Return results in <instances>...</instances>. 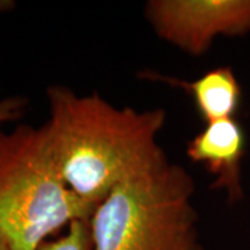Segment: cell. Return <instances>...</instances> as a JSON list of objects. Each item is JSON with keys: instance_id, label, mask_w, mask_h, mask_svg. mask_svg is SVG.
<instances>
[{"instance_id": "cell-1", "label": "cell", "mask_w": 250, "mask_h": 250, "mask_svg": "<svg viewBox=\"0 0 250 250\" xmlns=\"http://www.w3.org/2000/svg\"><path fill=\"white\" fill-rule=\"evenodd\" d=\"M49 147L65 185L98 206L128 181L149 175L170 163L157 143L166 111L116 107L99 95L70 88H47Z\"/></svg>"}, {"instance_id": "cell-2", "label": "cell", "mask_w": 250, "mask_h": 250, "mask_svg": "<svg viewBox=\"0 0 250 250\" xmlns=\"http://www.w3.org/2000/svg\"><path fill=\"white\" fill-rule=\"evenodd\" d=\"M95 205L65 185L49 147L45 125H0V239L11 250H39L75 220H89Z\"/></svg>"}, {"instance_id": "cell-3", "label": "cell", "mask_w": 250, "mask_h": 250, "mask_svg": "<svg viewBox=\"0 0 250 250\" xmlns=\"http://www.w3.org/2000/svg\"><path fill=\"white\" fill-rule=\"evenodd\" d=\"M193 193L174 163L117 187L90 215L92 250H203Z\"/></svg>"}, {"instance_id": "cell-4", "label": "cell", "mask_w": 250, "mask_h": 250, "mask_svg": "<svg viewBox=\"0 0 250 250\" xmlns=\"http://www.w3.org/2000/svg\"><path fill=\"white\" fill-rule=\"evenodd\" d=\"M146 18L161 39L202 56L217 36L250 31V0H152Z\"/></svg>"}, {"instance_id": "cell-5", "label": "cell", "mask_w": 250, "mask_h": 250, "mask_svg": "<svg viewBox=\"0 0 250 250\" xmlns=\"http://www.w3.org/2000/svg\"><path fill=\"white\" fill-rule=\"evenodd\" d=\"M246 153V135L235 118L210 124L188 142L187 156L215 175L213 189H225L228 199L236 202L243 196L241 161Z\"/></svg>"}, {"instance_id": "cell-6", "label": "cell", "mask_w": 250, "mask_h": 250, "mask_svg": "<svg viewBox=\"0 0 250 250\" xmlns=\"http://www.w3.org/2000/svg\"><path fill=\"white\" fill-rule=\"evenodd\" d=\"M145 77L184 88L192 96L197 113L206 124L233 118L241 106V85L229 67L210 70L190 82L163 77L159 74H145Z\"/></svg>"}, {"instance_id": "cell-7", "label": "cell", "mask_w": 250, "mask_h": 250, "mask_svg": "<svg viewBox=\"0 0 250 250\" xmlns=\"http://www.w3.org/2000/svg\"><path fill=\"white\" fill-rule=\"evenodd\" d=\"M39 250H92L89 220L72 221L65 235L45 242Z\"/></svg>"}, {"instance_id": "cell-8", "label": "cell", "mask_w": 250, "mask_h": 250, "mask_svg": "<svg viewBox=\"0 0 250 250\" xmlns=\"http://www.w3.org/2000/svg\"><path fill=\"white\" fill-rule=\"evenodd\" d=\"M25 108L27 99L22 96H10L0 100V125L21 118Z\"/></svg>"}, {"instance_id": "cell-9", "label": "cell", "mask_w": 250, "mask_h": 250, "mask_svg": "<svg viewBox=\"0 0 250 250\" xmlns=\"http://www.w3.org/2000/svg\"><path fill=\"white\" fill-rule=\"evenodd\" d=\"M0 250H11V249H10V246L6 243V242L0 239Z\"/></svg>"}]
</instances>
